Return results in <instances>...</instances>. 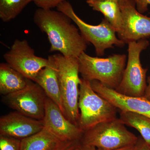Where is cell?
Here are the masks:
<instances>
[{"instance_id":"obj_1","label":"cell","mask_w":150,"mask_h":150,"mask_svg":"<svg viewBox=\"0 0 150 150\" xmlns=\"http://www.w3.org/2000/svg\"><path fill=\"white\" fill-rule=\"evenodd\" d=\"M72 21L66 14L51 9L38 8L33 16L34 23L48 36L51 52L78 58L85 52L88 43Z\"/></svg>"},{"instance_id":"obj_2","label":"cell","mask_w":150,"mask_h":150,"mask_svg":"<svg viewBox=\"0 0 150 150\" xmlns=\"http://www.w3.org/2000/svg\"><path fill=\"white\" fill-rule=\"evenodd\" d=\"M53 56L59 79L64 115L69 121L78 126L79 99L81 79L79 76L78 58L65 57L60 53Z\"/></svg>"},{"instance_id":"obj_3","label":"cell","mask_w":150,"mask_h":150,"mask_svg":"<svg viewBox=\"0 0 150 150\" xmlns=\"http://www.w3.org/2000/svg\"><path fill=\"white\" fill-rule=\"evenodd\" d=\"M82 79L98 81L110 88L116 89L122 80L126 67L127 56L113 54L107 58L93 57L83 52L78 58Z\"/></svg>"},{"instance_id":"obj_4","label":"cell","mask_w":150,"mask_h":150,"mask_svg":"<svg viewBox=\"0 0 150 150\" xmlns=\"http://www.w3.org/2000/svg\"><path fill=\"white\" fill-rule=\"evenodd\" d=\"M78 126L85 131L102 122L117 118L118 110L92 88L90 82L81 79Z\"/></svg>"},{"instance_id":"obj_5","label":"cell","mask_w":150,"mask_h":150,"mask_svg":"<svg viewBox=\"0 0 150 150\" xmlns=\"http://www.w3.org/2000/svg\"><path fill=\"white\" fill-rule=\"evenodd\" d=\"M57 11L69 17L78 26L82 36L88 43H91L98 56H103L105 51L114 46L123 47L125 43L116 36V30L105 18L98 25H91L80 18L69 2L65 1L57 7Z\"/></svg>"},{"instance_id":"obj_6","label":"cell","mask_w":150,"mask_h":150,"mask_svg":"<svg viewBox=\"0 0 150 150\" xmlns=\"http://www.w3.org/2000/svg\"><path fill=\"white\" fill-rule=\"evenodd\" d=\"M138 139L119 118H116L85 131L81 144L97 149H114L136 144Z\"/></svg>"},{"instance_id":"obj_7","label":"cell","mask_w":150,"mask_h":150,"mask_svg":"<svg viewBox=\"0 0 150 150\" xmlns=\"http://www.w3.org/2000/svg\"><path fill=\"white\" fill-rule=\"evenodd\" d=\"M128 44L127 64L121 83L115 90L128 96H144L147 85L148 69L142 67L140 55L149 46V41L145 38Z\"/></svg>"},{"instance_id":"obj_8","label":"cell","mask_w":150,"mask_h":150,"mask_svg":"<svg viewBox=\"0 0 150 150\" xmlns=\"http://www.w3.org/2000/svg\"><path fill=\"white\" fill-rule=\"evenodd\" d=\"M47 97L40 86L28 79L25 87L6 96L5 100L8 105L17 112L30 118L43 120Z\"/></svg>"},{"instance_id":"obj_9","label":"cell","mask_w":150,"mask_h":150,"mask_svg":"<svg viewBox=\"0 0 150 150\" xmlns=\"http://www.w3.org/2000/svg\"><path fill=\"white\" fill-rule=\"evenodd\" d=\"M6 62L28 79L34 81L42 69L48 65V59L36 56L34 49L24 39H16L4 55Z\"/></svg>"},{"instance_id":"obj_10","label":"cell","mask_w":150,"mask_h":150,"mask_svg":"<svg viewBox=\"0 0 150 150\" xmlns=\"http://www.w3.org/2000/svg\"><path fill=\"white\" fill-rule=\"evenodd\" d=\"M118 4L123 18L122 30L118 38L128 44L150 37V17L137 10L134 0H119Z\"/></svg>"},{"instance_id":"obj_11","label":"cell","mask_w":150,"mask_h":150,"mask_svg":"<svg viewBox=\"0 0 150 150\" xmlns=\"http://www.w3.org/2000/svg\"><path fill=\"white\" fill-rule=\"evenodd\" d=\"M43 120L44 127L61 141L81 142L84 131L69 121L58 105L48 97Z\"/></svg>"},{"instance_id":"obj_12","label":"cell","mask_w":150,"mask_h":150,"mask_svg":"<svg viewBox=\"0 0 150 150\" xmlns=\"http://www.w3.org/2000/svg\"><path fill=\"white\" fill-rule=\"evenodd\" d=\"M92 88L121 111L136 112L150 118V100L144 96H128L108 87L98 81H90Z\"/></svg>"},{"instance_id":"obj_13","label":"cell","mask_w":150,"mask_h":150,"mask_svg":"<svg viewBox=\"0 0 150 150\" xmlns=\"http://www.w3.org/2000/svg\"><path fill=\"white\" fill-rule=\"evenodd\" d=\"M44 128L43 120L30 118L15 111L1 116L0 135L22 140Z\"/></svg>"},{"instance_id":"obj_14","label":"cell","mask_w":150,"mask_h":150,"mask_svg":"<svg viewBox=\"0 0 150 150\" xmlns=\"http://www.w3.org/2000/svg\"><path fill=\"white\" fill-rule=\"evenodd\" d=\"M48 65L38 73L33 81L43 89L47 96L58 105L64 114L55 59L53 55L48 56Z\"/></svg>"},{"instance_id":"obj_15","label":"cell","mask_w":150,"mask_h":150,"mask_svg":"<svg viewBox=\"0 0 150 150\" xmlns=\"http://www.w3.org/2000/svg\"><path fill=\"white\" fill-rule=\"evenodd\" d=\"M28 79L25 77L7 63L0 64V93L6 96L22 89Z\"/></svg>"},{"instance_id":"obj_16","label":"cell","mask_w":150,"mask_h":150,"mask_svg":"<svg viewBox=\"0 0 150 150\" xmlns=\"http://www.w3.org/2000/svg\"><path fill=\"white\" fill-rule=\"evenodd\" d=\"M86 3L94 11L100 12L116 30L121 33L123 26L122 13L118 2L110 1L87 0Z\"/></svg>"},{"instance_id":"obj_17","label":"cell","mask_w":150,"mask_h":150,"mask_svg":"<svg viewBox=\"0 0 150 150\" xmlns=\"http://www.w3.org/2000/svg\"><path fill=\"white\" fill-rule=\"evenodd\" d=\"M62 142L44 127L36 134L21 140L20 150H54Z\"/></svg>"},{"instance_id":"obj_18","label":"cell","mask_w":150,"mask_h":150,"mask_svg":"<svg viewBox=\"0 0 150 150\" xmlns=\"http://www.w3.org/2000/svg\"><path fill=\"white\" fill-rule=\"evenodd\" d=\"M119 119L125 125L137 129L150 146V118L136 112L121 111Z\"/></svg>"},{"instance_id":"obj_19","label":"cell","mask_w":150,"mask_h":150,"mask_svg":"<svg viewBox=\"0 0 150 150\" xmlns=\"http://www.w3.org/2000/svg\"><path fill=\"white\" fill-rule=\"evenodd\" d=\"M33 0H0V18L8 22L15 18Z\"/></svg>"},{"instance_id":"obj_20","label":"cell","mask_w":150,"mask_h":150,"mask_svg":"<svg viewBox=\"0 0 150 150\" xmlns=\"http://www.w3.org/2000/svg\"><path fill=\"white\" fill-rule=\"evenodd\" d=\"M21 140L0 135V150H20Z\"/></svg>"},{"instance_id":"obj_21","label":"cell","mask_w":150,"mask_h":150,"mask_svg":"<svg viewBox=\"0 0 150 150\" xmlns=\"http://www.w3.org/2000/svg\"><path fill=\"white\" fill-rule=\"evenodd\" d=\"M66 0H33V2L38 8L51 9L56 7Z\"/></svg>"},{"instance_id":"obj_22","label":"cell","mask_w":150,"mask_h":150,"mask_svg":"<svg viewBox=\"0 0 150 150\" xmlns=\"http://www.w3.org/2000/svg\"><path fill=\"white\" fill-rule=\"evenodd\" d=\"M81 145L80 141L62 142L54 150H77Z\"/></svg>"},{"instance_id":"obj_23","label":"cell","mask_w":150,"mask_h":150,"mask_svg":"<svg viewBox=\"0 0 150 150\" xmlns=\"http://www.w3.org/2000/svg\"><path fill=\"white\" fill-rule=\"evenodd\" d=\"M137 10L143 14L148 10V6L150 5V0H134Z\"/></svg>"},{"instance_id":"obj_24","label":"cell","mask_w":150,"mask_h":150,"mask_svg":"<svg viewBox=\"0 0 150 150\" xmlns=\"http://www.w3.org/2000/svg\"><path fill=\"white\" fill-rule=\"evenodd\" d=\"M136 146V150H150V146L145 142L142 137H139Z\"/></svg>"},{"instance_id":"obj_25","label":"cell","mask_w":150,"mask_h":150,"mask_svg":"<svg viewBox=\"0 0 150 150\" xmlns=\"http://www.w3.org/2000/svg\"><path fill=\"white\" fill-rule=\"evenodd\" d=\"M147 85L145 90L144 95V96L150 100V76H148L147 79Z\"/></svg>"},{"instance_id":"obj_26","label":"cell","mask_w":150,"mask_h":150,"mask_svg":"<svg viewBox=\"0 0 150 150\" xmlns=\"http://www.w3.org/2000/svg\"><path fill=\"white\" fill-rule=\"evenodd\" d=\"M136 149H137V146H136V144H135L129 145V146L118 148V149H114L107 150L97 149V150H136Z\"/></svg>"},{"instance_id":"obj_27","label":"cell","mask_w":150,"mask_h":150,"mask_svg":"<svg viewBox=\"0 0 150 150\" xmlns=\"http://www.w3.org/2000/svg\"><path fill=\"white\" fill-rule=\"evenodd\" d=\"M78 150H97V149L95 147L86 146V145L81 144L80 146L79 147Z\"/></svg>"},{"instance_id":"obj_28","label":"cell","mask_w":150,"mask_h":150,"mask_svg":"<svg viewBox=\"0 0 150 150\" xmlns=\"http://www.w3.org/2000/svg\"><path fill=\"white\" fill-rule=\"evenodd\" d=\"M101 1H115V2H119V0H101Z\"/></svg>"},{"instance_id":"obj_29","label":"cell","mask_w":150,"mask_h":150,"mask_svg":"<svg viewBox=\"0 0 150 150\" xmlns=\"http://www.w3.org/2000/svg\"><path fill=\"white\" fill-rule=\"evenodd\" d=\"M78 149L77 150H78Z\"/></svg>"}]
</instances>
